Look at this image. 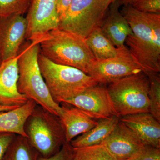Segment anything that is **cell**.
I'll use <instances>...</instances> for the list:
<instances>
[{
  "label": "cell",
  "mask_w": 160,
  "mask_h": 160,
  "mask_svg": "<svg viewBox=\"0 0 160 160\" xmlns=\"http://www.w3.org/2000/svg\"><path fill=\"white\" fill-rule=\"evenodd\" d=\"M142 72V68L135 62L129 51L117 57L94 60L89 65L86 74L98 83L109 84Z\"/></svg>",
  "instance_id": "cell-10"
},
{
  "label": "cell",
  "mask_w": 160,
  "mask_h": 160,
  "mask_svg": "<svg viewBox=\"0 0 160 160\" xmlns=\"http://www.w3.org/2000/svg\"><path fill=\"white\" fill-rule=\"evenodd\" d=\"M72 0H57V12L59 19L61 18L71 5Z\"/></svg>",
  "instance_id": "cell-28"
},
{
  "label": "cell",
  "mask_w": 160,
  "mask_h": 160,
  "mask_svg": "<svg viewBox=\"0 0 160 160\" xmlns=\"http://www.w3.org/2000/svg\"><path fill=\"white\" fill-rule=\"evenodd\" d=\"M18 107H15V106H2L0 105V112H1L7 111L15 109Z\"/></svg>",
  "instance_id": "cell-29"
},
{
  "label": "cell",
  "mask_w": 160,
  "mask_h": 160,
  "mask_svg": "<svg viewBox=\"0 0 160 160\" xmlns=\"http://www.w3.org/2000/svg\"><path fill=\"white\" fill-rule=\"evenodd\" d=\"M72 146L70 142H66L55 154L47 158L39 155L38 160H72Z\"/></svg>",
  "instance_id": "cell-25"
},
{
  "label": "cell",
  "mask_w": 160,
  "mask_h": 160,
  "mask_svg": "<svg viewBox=\"0 0 160 160\" xmlns=\"http://www.w3.org/2000/svg\"><path fill=\"white\" fill-rule=\"evenodd\" d=\"M120 121L136 135L145 146L160 149V123L150 112L120 118Z\"/></svg>",
  "instance_id": "cell-14"
},
{
  "label": "cell",
  "mask_w": 160,
  "mask_h": 160,
  "mask_svg": "<svg viewBox=\"0 0 160 160\" xmlns=\"http://www.w3.org/2000/svg\"><path fill=\"white\" fill-rule=\"evenodd\" d=\"M40 41H27L20 49L18 59V90L38 105L59 117L62 107L52 98L39 66Z\"/></svg>",
  "instance_id": "cell-2"
},
{
  "label": "cell",
  "mask_w": 160,
  "mask_h": 160,
  "mask_svg": "<svg viewBox=\"0 0 160 160\" xmlns=\"http://www.w3.org/2000/svg\"><path fill=\"white\" fill-rule=\"evenodd\" d=\"M138 156L136 157L135 158H132L128 159H126L125 160H136Z\"/></svg>",
  "instance_id": "cell-31"
},
{
  "label": "cell",
  "mask_w": 160,
  "mask_h": 160,
  "mask_svg": "<svg viewBox=\"0 0 160 160\" xmlns=\"http://www.w3.org/2000/svg\"><path fill=\"white\" fill-rule=\"evenodd\" d=\"M121 13L129 23L132 34L125 43L130 54L144 72L160 71V14L138 11L124 6Z\"/></svg>",
  "instance_id": "cell-1"
},
{
  "label": "cell",
  "mask_w": 160,
  "mask_h": 160,
  "mask_svg": "<svg viewBox=\"0 0 160 160\" xmlns=\"http://www.w3.org/2000/svg\"><path fill=\"white\" fill-rule=\"evenodd\" d=\"M38 61L50 95L59 105L99 84L80 69L53 62L40 52Z\"/></svg>",
  "instance_id": "cell-4"
},
{
  "label": "cell",
  "mask_w": 160,
  "mask_h": 160,
  "mask_svg": "<svg viewBox=\"0 0 160 160\" xmlns=\"http://www.w3.org/2000/svg\"><path fill=\"white\" fill-rule=\"evenodd\" d=\"M2 58H1V55H0V65L2 64Z\"/></svg>",
  "instance_id": "cell-32"
},
{
  "label": "cell",
  "mask_w": 160,
  "mask_h": 160,
  "mask_svg": "<svg viewBox=\"0 0 160 160\" xmlns=\"http://www.w3.org/2000/svg\"><path fill=\"white\" fill-rule=\"evenodd\" d=\"M102 143L116 160L136 157L146 146L120 119L111 133Z\"/></svg>",
  "instance_id": "cell-12"
},
{
  "label": "cell",
  "mask_w": 160,
  "mask_h": 160,
  "mask_svg": "<svg viewBox=\"0 0 160 160\" xmlns=\"http://www.w3.org/2000/svg\"><path fill=\"white\" fill-rule=\"evenodd\" d=\"M116 1V0H109V4L110 5L111 3L113 2ZM129 1L130 0H121V2L122 5H123L124 6H126V5H128V4H129Z\"/></svg>",
  "instance_id": "cell-30"
},
{
  "label": "cell",
  "mask_w": 160,
  "mask_h": 160,
  "mask_svg": "<svg viewBox=\"0 0 160 160\" xmlns=\"http://www.w3.org/2000/svg\"><path fill=\"white\" fill-rule=\"evenodd\" d=\"M99 83L66 100L64 103L78 108L93 119H103L118 115L107 87Z\"/></svg>",
  "instance_id": "cell-9"
},
{
  "label": "cell",
  "mask_w": 160,
  "mask_h": 160,
  "mask_svg": "<svg viewBox=\"0 0 160 160\" xmlns=\"http://www.w3.org/2000/svg\"><path fill=\"white\" fill-rule=\"evenodd\" d=\"M27 25L24 15L0 17V55L2 61L18 56L26 40Z\"/></svg>",
  "instance_id": "cell-11"
},
{
  "label": "cell",
  "mask_w": 160,
  "mask_h": 160,
  "mask_svg": "<svg viewBox=\"0 0 160 160\" xmlns=\"http://www.w3.org/2000/svg\"><path fill=\"white\" fill-rule=\"evenodd\" d=\"M88 47L96 60L114 58L129 51L124 46L118 48L103 32L100 26L96 28L85 38Z\"/></svg>",
  "instance_id": "cell-18"
},
{
  "label": "cell",
  "mask_w": 160,
  "mask_h": 160,
  "mask_svg": "<svg viewBox=\"0 0 160 160\" xmlns=\"http://www.w3.org/2000/svg\"><path fill=\"white\" fill-rule=\"evenodd\" d=\"M24 129L30 145L43 157L55 154L67 142L59 118L39 105L26 120Z\"/></svg>",
  "instance_id": "cell-5"
},
{
  "label": "cell",
  "mask_w": 160,
  "mask_h": 160,
  "mask_svg": "<svg viewBox=\"0 0 160 160\" xmlns=\"http://www.w3.org/2000/svg\"><path fill=\"white\" fill-rule=\"evenodd\" d=\"M17 135L9 132H0V160H2L7 149Z\"/></svg>",
  "instance_id": "cell-27"
},
{
  "label": "cell",
  "mask_w": 160,
  "mask_h": 160,
  "mask_svg": "<svg viewBox=\"0 0 160 160\" xmlns=\"http://www.w3.org/2000/svg\"><path fill=\"white\" fill-rule=\"evenodd\" d=\"M109 5V0H72L58 28L85 39L101 26Z\"/></svg>",
  "instance_id": "cell-7"
},
{
  "label": "cell",
  "mask_w": 160,
  "mask_h": 160,
  "mask_svg": "<svg viewBox=\"0 0 160 160\" xmlns=\"http://www.w3.org/2000/svg\"><path fill=\"white\" fill-rule=\"evenodd\" d=\"M122 5L121 0L111 3L100 26L103 32L118 48L125 46L126 38L132 33L129 23L119 9Z\"/></svg>",
  "instance_id": "cell-15"
},
{
  "label": "cell",
  "mask_w": 160,
  "mask_h": 160,
  "mask_svg": "<svg viewBox=\"0 0 160 160\" xmlns=\"http://www.w3.org/2000/svg\"><path fill=\"white\" fill-rule=\"evenodd\" d=\"M120 119L119 117L114 116L99 120L93 128L72 140L70 145L73 148H80L101 144L111 133Z\"/></svg>",
  "instance_id": "cell-19"
},
{
  "label": "cell",
  "mask_w": 160,
  "mask_h": 160,
  "mask_svg": "<svg viewBox=\"0 0 160 160\" xmlns=\"http://www.w3.org/2000/svg\"><path fill=\"white\" fill-rule=\"evenodd\" d=\"M39 155L27 138L17 135L8 147L2 160H38Z\"/></svg>",
  "instance_id": "cell-20"
},
{
  "label": "cell",
  "mask_w": 160,
  "mask_h": 160,
  "mask_svg": "<svg viewBox=\"0 0 160 160\" xmlns=\"http://www.w3.org/2000/svg\"><path fill=\"white\" fill-rule=\"evenodd\" d=\"M39 46L40 52L53 62L86 73L96 60L85 39L59 28L49 31L40 41Z\"/></svg>",
  "instance_id": "cell-3"
},
{
  "label": "cell",
  "mask_w": 160,
  "mask_h": 160,
  "mask_svg": "<svg viewBox=\"0 0 160 160\" xmlns=\"http://www.w3.org/2000/svg\"><path fill=\"white\" fill-rule=\"evenodd\" d=\"M18 56L2 61L0 65V105L20 107L29 100L19 92Z\"/></svg>",
  "instance_id": "cell-13"
},
{
  "label": "cell",
  "mask_w": 160,
  "mask_h": 160,
  "mask_svg": "<svg viewBox=\"0 0 160 160\" xmlns=\"http://www.w3.org/2000/svg\"><path fill=\"white\" fill-rule=\"evenodd\" d=\"M136 160H160V149L146 146Z\"/></svg>",
  "instance_id": "cell-26"
},
{
  "label": "cell",
  "mask_w": 160,
  "mask_h": 160,
  "mask_svg": "<svg viewBox=\"0 0 160 160\" xmlns=\"http://www.w3.org/2000/svg\"><path fill=\"white\" fill-rule=\"evenodd\" d=\"M72 160H116L103 144L73 148Z\"/></svg>",
  "instance_id": "cell-21"
},
{
  "label": "cell",
  "mask_w": 160,
  "mask_h": 160,
  "mask_svg": "<svg viewBox=\"0 0 160 160\" xmlns=\"http://www.w3.org/2000/svg\"><path fill=\"white\" fill-rule=\"evenodd\" d=\"M37 103L29 99L22 106L7 111L0 112V132H9L27 138L25 124Z\"/></svg>",
  "instance_id": "cell-17"
},
{
  "label": "cell",
  "mask_w": 160,
  "mask_h": 160,
  "mask_svg": "<svg viewBox=\"0 0 160 160\" xmlns=\"http://www.w3.org/2000/svg\"><path fill=\"white\" fill-rule=\"evenodd\" d=\"M31 0H0V17L27 13Z\"/></svg>",
  "instance_id": "cell-23"
},
{
  "label": "cell",
  "mask_w": 160,
  "mask_h": 160,
  "mask_svg": "<svg viewBox=\"0 0 160 160\" xmlns=\"http://www.w3.org/2000/svg\"><path fill=\"white\" fill-rule=\"evenodd\" d=\"M62 112L59 116L66 142H70L78 136L87 132L97 125L95 121L81 109L67 104L62 103Z\"/></svg>",
  "instance_id": "cell-16"
},
{
  "label": "cell",
  "mask_w": 160,
  "mask_h": 160,
  "mask_svg": "<svg viewBox=\"0 0 160 160\" xmlns=\"http://www.w3.org/2000/svg\"><path fill=\"white\" fill-rule=\"evenodd\" d=\"M149 80L142 72L109 84L107 90L120 118L149 112Z\"/></svg>",
  "instance_id": "cell-6"
},
{
  "label": "cell",
  "mask_w": 160,
  "mask_h": 160,
  "mask_svg": "<svg viewBox=\"0 0 160 160\" xmlns=\"http://www.w3.org/2000/svg\"><path fill=\"white\" fill-rule=\"evenodd\" d=\"M128 5L142 12L160 14V0H130Z\"/></svg>",
  "instance_id": "cell-24"
},
{
  "label": "cell",
  "mask_w": 160,
  "mask_h": 160,
  "mask_svg": "<svg viewBox=\"0 0 160 160\" xmlns=\"http://www.w3.org/2000/svg\"><path fill=\"white\" fill-rule=\"evenodd\" d=\"M149 80V112L160 122V77L158 72H145Z\"/></svg>",
  "instance_id": "cell-22"
},
{
  "label": "cell",
  "mask_w": 160,
  "mask_h": 160,
  "mask_svg": "<svg viewBox=\"0 0 160 160\" xmlns=\"http://www.w3.org/2000/svg\"><path fill=\"white\" fill-rule=\"evenodd\" d=\"M57 0H31L26 19V40L38 42L49 31L58 27L59 19L57 12Z\"/></svg>",
  "instance_id": "cell-8"
}]
</instances>
